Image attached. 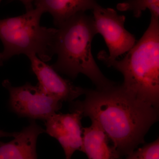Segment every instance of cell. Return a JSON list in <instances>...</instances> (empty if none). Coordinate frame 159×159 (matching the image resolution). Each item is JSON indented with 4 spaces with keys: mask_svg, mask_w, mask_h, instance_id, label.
I'll return each mask as SVG.
<instances>
[{
    "mask_svg": "<svg viewBox=\"0 0 159 159\" xmlns=\"http://www.w3.org/2000/svg\"><path fill=\"white\" fill-rule=\"evenodd\" d=\"M83 101L71 102V112L89 117L108 137L119 155L127 156L140 144L159 119V108L138 99L122 84L104 90L87 89Z\"/></svg>",
    "mask_w": 159,
    "mask_h": 159,
    "instance_id": "obj_1",
    "label": "cell"
},
{
    "mask_svg": "<svg viewBox=\"0 0 159 159\" xmlns=\"http://www.w3.org/2000/svg\"><path fill=\"white\" fill-rule=\"evenodd\" d=\"M97 57L122 74V84L126 90L159 108V17L151 16L148 29L122 59H111L105 51Z\"/></svg>",
    "mask_w": 159,
    "mask_h": 159,
    "instance_id": "obj_2",
    "label": "cell"
},
{
    "mask_svg": "<svg viewBox=\"0 0 159 159\" xmlns=\"http://www.w3.org/2000/svg\"><path fill=\"white\" fill-rule=\"evenodd\" d=\"M57 29L54 54L57 58L51 66L54 70L73 79L84 74L99 90L117 84L103 75L92 54V41L97 34L93 16L80 12Z\"/></svg>",
    "mask_w": 159,
    "mask_h": 159,
    "instance_id": "obj_3",
    "label": "cell"
},
{
    "mask_svg": "<svg viewBox=\"0 0 159 159\" xmlns=\"http://www.w3.org/2000/svg\"><path fill=\"white\" fill-rule=\"evenodd\" d=\"M33 8L25 14L0 20V39L4 49V61L15 55L34 54L43 61L51 60L54 55V42L57 29L40 25L43 14Z\"/></svg>",
    "mask_w": 159,
    "mask_h": 159,
    "instance_id": "obj_4",
    "label": "cell"
},
{
    "mask_svg": "<svg viewBox=\"0 0 159 159\" xmlns=\"http://www.w3.org/2000/svg\"><path fill=\"white\" fill-rule=\"evenodd\" d=\"M2 84L9 92V108L19 116L45 121L62 106V102L44 93L38 85L27 82L14 87L8 79Z\"/></svg>",
    "mask_w": 159,
    "mask_h": 159,
    "instance_id": "obj_5",
    "label": "cell"
},
{
    "mask_svg": "<svg viewBox=\"0 0 159 159\" xmlns=\"http://www.w3.org/2000/svg\"><path fill=\"white\" fill-rule=\"evenodd\" d=\"M93 18L97 34L102 35L107 48L110 58L117 59L127 53L137 41L134 34L125 28V17L114 9L98 5L93 10Z\"/></svg>",
    "mask_w": 159,
    "mask_h": 159,
    "instance_id": "obj_6",
    "label": "cell"
},
{
    "mask_svg": "<svg viewBox=\"0 0 159 159\" xmlns=\"http://www.w3.org/2000/svg\"><path fill=\"white\" fill-rule=\"evenodd\" d=\"M27 57L31 62V71L38 80V86L44 93L61 102H69L85 94L87 89L74 85L69 80L63 78L36 54H30Z\"/></svg>",
    "mask_w": 159,
    "mask_h": 159,
    "instance_id": "obj_7",
    "label": "cell"
},
{
    "mask_svg": "<svg viewBox=\"0 0 159 159\" xmlns=\"http://www.w3.org/2000/svg\"><path fill=\"white\" fill-rule=\"evenodd\" d=\"M69 114H54L45 121V132L55 138L61 145L66 159H71L82 145V114L74 111Z\"/></svg>",
    "mask_w": 159,
    "mask_h": 159,
    "instance_id": "obj_8",
    "label": "cell"
},
{
    "mask_svg": "<svg viewBox=\"0 0 159 159\" xmlns=\"http://www.w3.org/2000/svg\"><path fill=\"white\" fill-rule=\"evenodd\" d=\"M45 130L31 119L25 127L8 142H0V159H37L38 137Z\"/></svg>",
    "mask_w": 159,
    "mask_h": 159,
    "instance_id": "obj_9",
    "label": "cell"
},
{
    "mask_svg": "<svg viewBox=\"0 0 159 159\" xmlns=\"http://www.w3.org/2000/svg\"><path fill=\"white\" fill-rule=\"evenodd\" d=\"M34 3L35 8L51 15L57 28L77 13L93 10L99 5L97 0H34Z\"/></svg>",
    "mask_w": 159,
    "mask_h": 159,
    "instance_id": "obj_10",
    "label": "cell"
},
{
    "mask_svg": "<svg viewBox=\"0 0 159 159\" xmlns=\"http://www.w3.org/2000/svg\"><path fill=\"white\" fill-rule=\"evenodd\" d=\"M102 129L95 122L83 128L82 145L80 151L88 159H119L121 156Z\"/></svg>",
    "mask_w": 159,
    "mask_h": 159,
    "instance_id": "obj_11",
    "label": "cell"
},
{
    "mask_svg": "<svg viewBox=\"0 0 159 159\" xmlns=\"http://www.w3.org/2000/svg\"><path fill=\"white\" fill-rule=\"evenodd\" d=\"M120 11H132L136 18L141 17L142 11L149 9L151 15L159 17V0H127L117 5Z\"/></svg>",
    "mask_w": 159,
    "mask_h": 159,
    "instance_id": "obj_12",
    "label": "cell"
},
{
    "mask_svg": "<svg viewBox=\"0 0 159 159\" xmlns=\"http://www.w3.org/2000/svg\"><path fill=\"white\" fill-rule=\"evenodd\" d=\"M126 159H159V139L134 151Z\"/></svg>",
    "mask_w": 159,
    "mask_h": 159,
    "instance_id": "obj_13",
    "label": "cell"
},
{
    "mask_svg": "<svg viewBox=\"0 0 159 159\" xmlns=\"http://www.w3.org/2000/svg\"><path fill=\"white\" fill-rule=\"evenodd\" d=\"M15 0H9V2H11ZM23 3L26 9V11H29L34 8L33 6V3L34 0H18Z\"/></svg>",
    "mask_w": 159,
    "mask_h": 159,
    "instance_id": "obj_14",
    "label": "cell"
},
{
    "mask_svg": "<svg viewBox=\"0 0 159 159\" xmlns=\"http://www.w3.org/2000/svg\"><path fill=\"white\" fill-rule=\"evenodd\" d=\"M17 133L18 132L9 133L0 130V138L7 137H14L17 135Z\"/></svg>",
    "mask_w": 159,
    "mask_h": 159,
    "instance_id": "obj_15",
    "label": "cell"
},
{
    "mask_svg": "<svg viewBox=\"0 0 159 159\" xmlns=\"http://www.w3.org/2000/svg\"><path fill=\"white\" fill-rule=\"evenodd\" d=\"M5 61L3 58L2 54V53H0V66L3 65V62Z\"/></svg>",
    "mask_w": 159,
    "mask_h": 159,
    "instance_id": "obj_16",
    "label": "cell"
},
{
    "mask_svg": "<svg viewBox=\"0 0 159 159\" xmlns=\"http://www.w3.org/2000/svg\"><path fill=\"white\" fill-rule=\"evenodd\" d=\"M1 1H2V0H0V3H1Z\"/></svg>",
    "mask_w": 159,
    "mask_h": 159,
    "instance_id": "obj_17",
    "label": "cell"
}]
</instances>
